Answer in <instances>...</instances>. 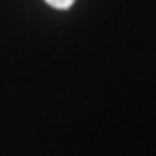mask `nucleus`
Returning a JSON list of instances; mask_svg holds the SVG:
<instances>
[{"label": "nucleus", "mask_w": 156, "mask_h": 156, "mask_svg": "<svg viewBox=\"0 0 156 156\" xmlns=\"http://www.w3.org/2000/svg\"><path fill=\"white\" fill-rule=\"evenodd\" d=\"M50 7H54V9H59V11H66L69 7L75 4V0H45Z\"/></svg>", "instance_id": "1"}]
</instances>
